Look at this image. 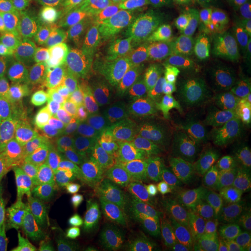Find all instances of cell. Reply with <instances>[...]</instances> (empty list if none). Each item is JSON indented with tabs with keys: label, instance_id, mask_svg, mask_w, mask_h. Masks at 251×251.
<instances>
[{
	"label": "cell",
	"instance_id": "1",
	"mask_svg": "<svg viewBox=\"0 0 251 251\" xmlns=\"http://www.w3.org/2000/svg\"><path fill=\"white\" fill-rule=\"evenodd\" d=\"M184 140L206 153L225 173H233L251 146V113L216 120L209 116L191 120Z\"/></svg>",
	"mask_w": 251,
	"mask_h": 251
},
{
	"label": "cell",
	"instance_id": "2",
	"mask_svg": "<svg viewBox=\"0 0 251 251\" xmlns=\"http://www.w3.org/2000/svg\"><path fill=\"white\" fill-rule=\"evenodd\" d=\"M186 117L157 96L138 100L129 129L135 140L156 157H173L184 144Z\"/></svg>",
	"mask_w": 251,
	"mask_h": 251
},
{
	"label": "cell",
	"instance_id": "3",
	"mask_svg": "<svg viewBox=\"0 0 251 251\" xmlns=\"http://www.w3.org/2000/svg\"><path fill=\"white\" fill-rule=\"evenodd\" d=\"M196 48L203 78L224 75L251 55V20H239L223 35Z\"/></svg>",
	"mask_w": 251,
	"mask_h": 251
},
{
	"label": "cell",
	"instance_id": "4",
	"mask_svg": "<svg viewBox=\"0 0 251 251\" xmlns=\"http://www.w3.org/2000/svg\"><path fill=\"white\" fill-rule=\"evenodd\" d=\"M177 165L198 212L214 209L223 204L226 188L224 171L206 153H189Z\"/></svg>",
	"mask_w": 251,
	"mask_h": 251
},
{
	"label": "cell",
	"instance_id": "5",
	"mask_svg": "<svg viewBox=\"0 0 251 251\" xmlns=\"http://www.w3.org/2000/svg\"><path fill=\"white\" fill-rule=\"evenodd\" d=\"M39 30L37 63L40 71L47 77L68 74L86 50L77 34L49 22L39 24Z\"/></svg>",
	"mask_w": 251,
	"mask_h": 251
},
{
	"label": "cell",
	"instance_id": "6",
	"mask_svg": "<svg viewBox=\"0 0 251 251\" xmlns=\"http://www.w3.org/2000/svg\"><path fill=\"white\" fill-rule=\"evenodd\" d=\"M202 80L203 75L198 61V49L195 46L186 44L172 65L162 93V99L173 110L186 117Z\"/></svg>",
	"mask_w": 251,
	"mask_h": 251
},
{
	"label": "cell",
	"instance_id": "7",
	"mask_svg": "<svg viewBox=\"0 0 251 251\" xmlns=\"http://www.w3.org/2000/svg\"><path fill=\"white\" fill-rule=\"evenodd\" d=\"M73 97L72 90L66 83L48 76L28 100V115L52 133L60 132L68 124V110Z\"/></svg>",
	"mask_w": 251,
	"mask_h": 251
},
{
	"label": "cell",
	"instance_id": "8",
	"mask_svg": "<svg viewBox=\"0 0 251 251\" xmlns=\"http://www.w3.org/2000/svg\"><path fill=\"white\" fill-rule=\"evenodd\" d=\"M186 44L185 34L175 33L140 54L133 63L135 76L146 83L156 95L161 94L172 65Z\"/></svg>",
	"mask_w": 251,
	"mask_h": 251
},
{
	"label": "cell",
	"instance_id": "9",
	"mask_svg": "<svg viewBox=\"0 0 251 251\" xmlns=\"http://www.w3.org/2000/svg\"><path fill=\"white\" fill-rule=\"evenodd\" d=\"M97 97L99 117L91 124L94 134L111 135L129 127L138 102L135 90L122 86Z\"/></svg>",
	"mask_w": 251,
	"mask_h": 251
},
{
	"label": "cell",
	"instance_id": "10",
	"mask_svg": "<svg viewBox=\"0 0 251 251\" xmlns=\"http://www.w3.org/2000/svg\"><path fill=\"white\" fill-rule=\"evenodd\" d=\"M132 144L128 128L111 135L94 134L90 157L83 173L96 177L110 176L125 167Z\"/></svg>",
	"mask_w": 251,
	"mask_h": 251
},
{
	"label": "cell",
	"instance_id": "11",
	"mask_svg": "<svg viewBox=\"0 0 251 251\" xmlns=\"http://www.w3.org/2000/svg\"><path fill=\"white\" fill-rule=\"evenodd\" d=\"M57 140L54 133L35 121L25 122L14 140L15 155L25 166H55Z\"/></svg>",
	"mask_w": 251,
	"mask_h": 251
},
{
	"label": "cell",
	"instance_id": "12",
	"mask_svg": "<svg viewBox=\"0 0 251 251\" xmlns=\"http://www.w3.org/2000/svg\"><path fill=\"white\" fill-rule=\"evenodd\" d=\"M157 171L167 188L168 209L178 229L198 225V211L189 197L177 162L172 157H161Z\"/></svg>",
	"mask_w": 251,
	"mask_h": 251
},
{
	"label": "cell",
	"instance_id": "13",
	"mask_svg": "<svg viewBox=\"0 0 251 251\" xmlns=\"http://www.w3.org/2000/svg\"><path fill=\"white\" fill-rule=\"evenodd\" d=\"M206 230L220 251L250 237L251 206L239 202L225 207L208 221Z\"/></svg>",
	"mask_w": 251,
	"mask_h": 251
},
{
	"label": "cell",
	"instance_id": "14",
	"mask_svg": "<svg viewBox=\"0 0 251 251\" xmlns=\"http://www.w3.org/2000/svg\"><path fill=\"white\" fill-rule=\"evenodd\" d=\"M225 7L222 0H166L152 15L173 25L181 33L187 34Z\"/></svg>",
	"mask_w": 251,
	"mask_h": 251
},
{
	"label": "cell",
	"instance_id": "15",
	"mask_svg": "<svg viewBox=\"0 0 251 251\" xmlns=\"http://www.w3.org/2000/svg\"><path fill=\"white\" fill-rule=\"evenodd\" d=\"M94 132L90 124L72 126L57 141L54 168L60 172L84 169L89 160Z\"/></svg>",
	"mask_w": 251,
	"mask_h": 251
},
{
	"label": "cell",
	"instance_id": "16",
	"mask_svg": "<svg viewBox=\"0 0 251 251\" xmlns=\"http://www.w3.org/2000/svg\"><path fill=\"white\" fill-rule=\"evenodd\" d=\"M175 33L181 32L170 23L150 15L123 34L115 50L118 55H140Z\"/></svg>",
	"mask_w": 251,
	"mask_h": 251
},
{
	"label": "cell",
	"instance_id": "17",
	"mask_svg": "<svg viewBox=\"0 0 251 251\" xmlns=\"http://www.w3.org/2000/svg\"><path fill=\"white\" fill-rule=\"evenodd\" d=\"M62 186L61 172L50 166H25L20 172L15 198L23 206L43 201Z\"/></svg>",
	"mask_w": 251,
	"mask_h": 251
},
{
	"label": "cell",
	"instance_id": "18",
	"mask_svg": "<svg viewBox=\"0 0 251 251\" xmlns=\"http://www.w3.org/2000/svg\"><path fill=\"white\" fill-rule=\"evenodd\" d=\"M251 113V76L233 78L224 84L216 94L211 116L216 120Z\"/></svg>",
	"mask_w": 251,
	"mask_h": 251
},
{
	"label": "cell",
	"instance_id": "19",
	"mask_svg": "<svg viewBox=\"0 0 251 251\" xmlns=\"http://www.w3.org/2000/svg\"><path fill=\"white\" fill-rule=\"evenodd\" d=\"M124 33L122 22H117L105 13L89 12L81 20L77 36L86 49H104Z\"/></svg>",
	"mask_w": 251,
	"mask_h": 251
},
{
	"label": "cell",
	"instance_id": "20",
	"mask_svg": "<svg viewBox=\"0 0 251 251\" xmlns=\"http://www.w3.org/2000/svg\"><path fill=\"white\" fill-rule=\"evenodd\" d=\"M0 28L7 37L12 63L24 64L41 72L37 63L40 40L39 25H19Z\"/></svg>",
	"mask_w": 251,
	"mask_h": 251
},
{
	"label": "cell",
	"instance_id": "21",
	"mask_svg": "<svg viewBox=\"0 0 251 251\" xmlns=\"http://www.w3.org/2000/svg\"><path fill=\"white\" fill-rule=\"evenodd\" d=\"M134 77L133 64L119 57L118 54H114L108 57L101 64L99 72L88 90L92 95L98 96L108 90L127 86Z\"/></svg>",
	"mask_w": 251,
	"mask_h": 251
},
{
	"label": "cell",
	"instance_id": "22",
	"mask_svg": "<svg viewBox=\"0 0 251 251\" xmlns=\"http://www.w3.org/2000/svg\"><path fill=\"white\" fill-rule=\"evenodd\" d=\"M44 75L20 63H10L2 68L0 84L23 99L33 97L43 83Z\"/></svg>",
	"mask_w": 251,
	"mask_h": 251
},
{
	"label": "cell",
	"instance_id": "23",
	"mask_svg": "<svg viewBox=\"0 0 251 251\" xmlns=\"http://www.w3.org/2000/svg\"><path fill=\"white\" fill-rule=\"evenodd\" d=\"M115 49H86L68 72V79L73 87L78 90L90 89L100 68L108 57L116 54Z\"/></svg>",
	"mask_w": 251,
	"mask_h": 251
},
{
	"label": "cell",
	"instance_id": "24",
	"mask_svg": "<svg viewBox=\"0 0 251 251\" xmlns=\"http://www.w3.org/2000/svg\"><path fill=\"white\" fill-rule=\"evenodd\" d=\"M238 8L225 7L206 18L198 26L185 34L187 44L198 47L214 37L221 36L239 20Z\"/></svg>",
	"mask_w": 251,
	"mask_h": 251
},
{
	"label": "cell",
	"instance_id": "25",
	"mask_svg": "<svg viewBox=\"0 0 251 251\" xmlns=\"http://www.w3.org/2000/svg\"><path fill=\"white\" fill-rule=\"evenodd\" d=\"M25 212L18 200L0 193V247L4 243L24 233Z\"/></svg>",
	"mask_w": 251,
	"mask_h": 251
},
{
	"label": "cell",
	"instance_id": "26",
	"mask_svg": "<svg viewBox=\"0 0 251 251\" xmlns=\"http://www.w3.org/2000/svg\"><path fill=\"white\" fill-rule=\"evenodd\" d=\"M124 168L134 174L143 187L156 174V156L132 136V144Z\"/></svg>",
	"mask_w": 251,
	"mask_h": 251
},
{
	"label": "cell",
	"instance_id": "27",
	"mask_svg": "<svg viewBox=\"0 0 251 251\" xmlns=\"http://www.w3.org/2000/svg\"><path fill=\"white\" fill-rule=\"evenodd\" d=\"M103 230L94 212L82 217L69 234V248L72 251H90L96 247Z\"/></svg>",
	"mask_w": 251,
	"mask_h": 251
},
{
	"label": "cell",
	"instance_id": "28",
	"mask_svg": "<svg viewBox=\"0 0 251 251\" xmlns=\"http://www.w3.org/2000/svg\"><path fill=\"white\" fill-rule=\"evenodd\" d=\"M97 198V191L88 180L81 179L71 183L64 190L62 205L71 212H80L89 208Z\"/></svg>",
	"mask_w": 251,
	"mask_h": 251
},
{
	"label": "cell",
	"instance_id": "29",
	"mask_svg": "<svg viewBox=\"0 0 251 251\" xmlns=\"http://www.w3.org/2000/svg\"><path fill=\"white\" fill-rule=\"evenodd\" d=\"M171 243L181 251H220L209 233L198 225L178 229Z\"/></svg>",
	"mask_w": 251,
	"mask_h": 251
},
{
	"label": "cell",
	"instance_id": "30",
	"mask_svg": "<svg viewBox=\"0 0 251 251\" xmlns=\"http://www.w3.org/2000/svg\"><path fill=\"white\" fill-rule=\"evenodd\" d=\"M99 117V105L94 95L79 94L73 97L68 110V124L91 125Z\"/></svg>",
	"mask_w": 251,
	"mask_h": 251
},
{
	"label": "cell",
	"instance_id": "31",
	"mask_svg": "<svg viewBox=\"0 0 251 251\" xmlns=\"http://www.w3.org/2000/svg\"><path fill=\"white\" fill-rule=\"evenodd\" d=\"M166 0H127L122 10L124 33L142 22L158 9Z\"/></svg>",
	"mask_w": 251,
	"mask_h": 251
},
{
	"label": "cell",
	"instance_id": "32",
	"mask_svg": "<svg viewBox=\"0 0 251 251\" xmlns=\"http://www.w3.org/2000/svg\"><path fill=\"white\" fill-rule=\"evenodd\" d=\"M136 198L150 206L154 212L168 208L167 188L157 170L155 176L141 188Z\"/></svg>",
	"mask_w": 251,
	"mask_h": 251
},
{
	"label": "cell",
	"instance_id": "33",
	"mask_svg": "<svg viewBox=\"0 0 251 251\" xmlns=\"http://www.w3.org/2000/svg\"><path fill=\"white\" fill-rule=\"evenodd\" d=\"M123 213L144 234H152L155 212L139 198H133Z\"/></svg>",
	"mask_w": 251,
	"mask_h": 251
},
{
	"label": "cell",
	"instance_id": "34",
	"mask_svg": "<svg viewBox=\"0 0 251 251\" xmlns=\"http://www.w3.org/2000/svg\"><path fill=\"white\" fill-rule=\"evenodd\" d=\"M23 113L0 112V155L9 152L19 128L25 121Z\"/></svg>",
	"mask_w": 251,
	"mask_h": 251
},
{
	"label": "cell",
	"instance_id": "35",
	"mask_svg": "<svg viewBox=\"0 0 251 251\" xmlns=\"http://www.w3.org/2000/svg\"><path fill=\"white\" fill-rule=\"evenodd\" d=\"M34 24L22 0H0V26Z\"/></svg>",
	"mask_w": 251,
	"mask_h": 251
},
{
	"label": "cell",
	"instance_id": "36",
	"mask_svg": "<svg viewBox=\"0 0 251 251\" xmlns=\"http://www.w3.org/2000/svg\"><path fill=\"white\" fill-rule=\"evenodd\" d=\"M19 176L20 171L13 155L9 152L0 155V193L15 198Z\"/></svg>",
	"mask_w": 251,
	"mask_h": 251
},
{
	"label": "cell",
	"instance_id": "37",
	"mask_svg": "<svg viewBox=\"0 0 251 251\" xmlns=\"http://www.w3.org/2000/svg\"><path fill=\"white\" fill-rule=\"evenodd\" d=\"M108 233L124 243L130 251H132L141 243L145 235L124 214L117 219V222Z\"/></svg>",
	"mask_w": 251,
	"mask_h": 251
},
{
	"label": "cell",
	"instance_id": "38",
	"mask_svg": "<svg viewBox=\"0 0 251 251\" xmlns=\"http://www.w3.org/2000/svg\"><path fill=\"white\" fill-rule=\"evenodd\" d=\"M94 186L97 191V198H103L122 208H125L132 201V198L117 187L110 176L96 177Z\"/></svg>",
	"mask_w": 251,
	"mask_h": 251
},
{
	"label": "cell",
	"instance_id": "39",
	"mask_svg": "<svg viewBox=\"0 0 251 251\" xmlns=\"http://www.w3.org/2000/svg\"><path fill=\"white\" fill-rule=\"evenodd\" d=\"M28 15L36 24L48 22L58 12L60 0H22Z\"/></svg>",
	"mask_w": 251,
	"mask_h": 251
},
{
	"label": "cell",
	"instance_id": "40",
	"mask_svg": "<svg viewBox=\"0 0 251 251\" xmlns=\"http://www.w3.org/2000/svg\"><path fill=\"white\" fill-rule=\"evenodd\" d=\"M177 231L178 227L168 208L155 212L151 234L155 239L160 243L171 242Z\"/></svg>",
	"mask_w": 251,
	"mask_h": 251
},
{
	"label": "cell",
	"instance_id": "41",
	"mask_svg": "<svg viewBox=\"0 0 251 251\" xmlns=\"http://www.w3.org/2000/svg\"><path fill=\"white\" fill-rule=\"evenodd\" d=\"M94 214L97 217L103 232L108 233L119 217L123 215L124 208L109 202L103 198H96Z\"/></svg>",
	"mask_w": 251,
	"mask_h": 251
},
{
	"label": "cell",
	"instance_id": "42",
	"mask_svg": "<svg viewBox=\"0 0 251 251\" xmlns=\"http://www.w3.org/2000/svg\"><path fill=\"white\" fill-rule=\"evenodd\" d=\"M127 0H72L79 9L88 12L111 14L122 11Z\"/></svg>",
	"mask_w": 251,
	"mask_h": 251
},
{
	"label": "cell",
	"instance_id": "43",
	"mask_svg": "<svg viewBox=\"0 0 251 251\" xmlns=\"http://www.w3.org/2000/svg\"><path fill=\"white\" fill-rule=\"evenodd\" d=\"M233 174L234 191L246 193L251 186V146Z\"/></svg>",
	"mask_w": 251,
	"mask_h": 251
},
{
	"label": "cell",
	"instance_id": "44",
	"mask_svg": "<svg viewBox=\"0 0 251 251\" xmlns=\"http://www.w3.org/2000/svg\"><path fill=\"white\" fill-rule=\"evenodd\" d=\"M110 177L118 188L132 199L138 196L142 188L137 177L125 168H122L121 170L110 175Z\"/></svg>",
	"mask_w": 251,
	"mask_h": 251
},
{
	"label": "cell",
	"instance_id": "45",
	"mask_svg": "<svg viewBox=\"0 0 251 251\" xmlns=\"http://www.w3.org/2000/svg\"><path fill=\"white\" fill-rule=\"evenodd\" d=\"M27 105V100L21 98L3 86L0 87V112L24 113L26 111Z\"/></svg>",
	"mask_w": 251,
	"mask_h": 251
},
{
	"label": "cell",
	"instance_id": "46",
	"mask_svg": "<svg viewBox=\"0 0 251 251\" xmlns=\"http://www.w3.org/2000/svg\"><path fill=\"white\" fill-rule=\"evenodd\" d=\"M36 240L25 233L4 243L0 247V251H34Z\"/></svg>",
	"mask_w": 251,
	"mask_h": 251
},
{
	"label": "cell",
	"instance_id": "47",
	"mask_svg": "<svg viewBox=\"0 0 251 251\" xmlns=\"http://www.w3.org/2000/svg\"><path fill=\"white\" fill-rule=\"evenodd\" d=\"M96 248L100 251H130L124 243L105 232L100 235L96 244Z\"/></svg>",
	"mask_w": 251,
	"mask_h": 251
},
{
	"label": "cell",
	"instance_id": "48",
	"mask_svg": "<svg viewBox=\"0 0 251 251\" xmlns=\"http://www.w3.org/2000/svg\"><path fill=\"white\" fill-rule=\"evenodd\" d=\"M12 63L9 43L3 30L0 28V66L4 68Z\"/></svg>",
	"mask_w": 251,
	"mask_h": 251
},
{
	"label": "cell",
	"instance_id": "49",
	"mask_svg": "<svg viewBox=\"0 0 251 251\" xmlns=\"http://www.w3.org/2000/svg\"><path fill=\"white\" fill-rule=\"evenodd\" d=\"M161 244L151 234H145L141 243L130 251H157Z\"/></svg>",
	"mask_w": 251,
	"mask_h": 251
},
{
	"label": "cell",
	"instance_id": "50",
	"mask_svg": "<svg viewBox=\"0 0 251 251\" xmlns=\"http://www.w3.org/2000/svg\"><path fill=\"white\" fill-rule=\"evenodd\" d=\"M34 251H62L59 248V245L56 242V239L50 240H39L36 241Z\"/></svg>",
	"mask_w": 251,
	"mask_h": 251
},
{
	"label": "cell",
	"instance_id": "51",
	"mask_svg": "<svg viewBox=\"0 0 251 251\" xmlns=\"http://www.w3.org/2000/svg\"><path fill=\"white\" fill-rule=\"evenodd\" d=\"M221 251H251V236L225 248Z\"/></svg>",
	"mask_w": 251,
	"mask_h": 251
},
{
	"label": "cell",
	"instance_id": "52",
	"mask_svg": "<svg viewBox=\"0 0 251 251\" xmlns=\"http://www.w3.org/2000/svg\"><path fill=\"white\" fill-rule=\"evenodd\" d=\"M237 11H238V15L240 18L251 20V1L248 3H245L240 7H238Z\"/></svg>",
	"mask_w": 251,
	"mask_h": 251
},
{
	"label": "cell",
	"instance_id": "53",
	"mask_svg": "<svg viewBox=\"0 0 251 251\" xmlns=\"http://www.w3.org/2000/svg\"><path fill=\"white\" fill-rule=\"evenodd\" d=\"M226 7L238 8L245 3L246 0H222Z\"/></svg>",
	"mask_w": 251,
	"mask_h": 251
},
{
	"label": "cell",
	"instance_id": "54",
	"mask_svg": "<svg viewBox=\"0 0 251 251\" xmlns=\"http://www.w3.org/2000/svg\"><path fill=\"white\" fill-rule=\"evenodd\" d=\"M157 251H181L178 248H176L171 242L162 243L159 246Z\"/></svg>",
	"mask_w": 251,
	"mask_h": 251
},
{
	"label": "cell",
	"instance_id": "55",
	"mask_svg": "<svg viewBox=\"0 0 251 251\" xmlns=\"http://www.w3.org/2000/svg\"><path fill=\"white\" fill-rule=\"evenodd\" d=\"M90 251H100V250H98L96 247L95 248H93V249H91Z\"/></svg>",
	"mask_w": 251,
	"mask_h": 251
},
{
	"label": "cell",
	"instance_id": "56",
	"mask_svg": "<svg viewBox=\"0 0 251 251\" xmlns=\"http://www.w3.org/2000/svg\"><path fill=\"white\" fill-rule=\"evenodd\" d=\"M250 1H251V0H246V1H245V3H248V2H250ZM245 3H244V4H245Z\"/></svg>",
	"mask_w": 251,
	"mask_h": 251
},
{
	"label": "cell",
	"instance_id": "57",
	"mask_svg": "<svg viewBox=\"0 0 251 251\" xmlns=\"http://www.w3.org/2000/svg\"><path fill=\"white\" fill-rule=\"evenodd\" d=\"M250 188H251V187H250Z\"/></svg>",
	"mask_w": 251,
	"mask_h": 251
}]
</instances>
